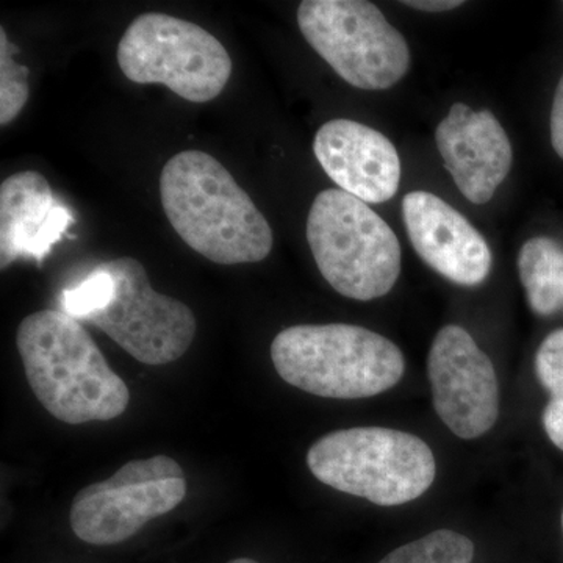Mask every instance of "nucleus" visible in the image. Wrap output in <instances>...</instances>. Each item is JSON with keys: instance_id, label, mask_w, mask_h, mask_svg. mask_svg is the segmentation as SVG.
<instances>
[{"instance_id": "nucleus-2", "label": "nucleus", "mask_w": 563, "mask_h": 563, "mask_svg": "<svg viewBox=\"0 0 563 563\" xmlns=\"http://www.w3.org/2000/svg\"><path fill=\"white\" fill-rule=\"evenodd\" d=\"M16 344L32 391L57 420L109 421L128 409V385L76 318L51 309L29 314Z\"/></svg>"}, {"instance_id": "nucleus-12", "label": "nucleus", "mask_w": 563, "mask_h": 563, "mask_svg": "<svg viewBox=\"0 0 563 563\" xmlns=\"http://www.w3.org/2000/svg\"><path fill=\"white\" fill-rule=\"evenodd\" d=\"M185 495L184 477L128 484L111 476L77 493L70 506V529L81 542L96 547L125 542L152 518L176 509Z\"/></svg>"}, {"instance_id": "nucleus-5", "label": "nucleus", "mask_w": 563, "mask_h": 563, "mask_svg": "<svg viewBox=\"0 0 563 563\" xmlns=\"http://www.w3.org/2000/svg\"><path fill=\"white\" fill-rule=\"evenodd\" d=\"M307 465L320 483L385 507L420 498L437 470L420 437L387 428L328 433L310 448Z\"/></svg>"}, {"instance_id": "nucleus-19", "label": "nucleus", "mask_w": 563, "mask_h": 563, "mask_svg": "<svg viewBox=\"0 0 563 563\" xmlns=\"http://www.w3.org/2000/svg\"><path fill=\"white\" fill-rule=\"evenodd\" d=\"M536 373L553 398L563 399V329L551 332L540 344L536 354Z\"/></svg>"}, {"instance_id": "nucleus-22", "label": "nucleus", "mask_w": 563, "mask_h": 563, "mask_svg": "<svg viewBox=\"0 0 563 563\" xmlns=\"http://www.w3.org/2000/svg\"><path fill=\"white\" fill-rule=\"evenodd\" d=\"M401 3L410 9L428 11V13H442V11L455 10L463 5L462 0H406Z\"/></svg>"}, {"instance_id": "nucleus-9", "label": "nucleus", "mask_w": 563, "mask_h": 563, "mask_svg": "<svg viewBox=\"0 0 563 563\" xmlns=\"http://www.w3.org/2000/svg\"><path fill=\"white\" fill-rule=\"evenodd\" d=\"M428 376L433 409L459 439L490 431L499 415L495 366L462 325L440 329L429 351Z\"/></svg>"}, {"instance_id": "nucleus-4", "label": "nucleus", "mask_w": 563, "mask_h": 563, "mask_svg": "<svg viewBox=\"0 0 563 563\" xmlns=\"http://www.w3.org/2000/svg\"><path fill=\"white\" fill-rule=\"evenodd\" d=\"M307 242L321 276L355 301L383 298L401 274V244L390 225L368 203L340 188L314 198Z\"/></svg>"}, {"instance_id": "nucleus-11", "label": "nucleus", "mask_w": 563, "mask_h": 563, "mask_svg": "<svg viewBox=\"0 0 563 563\" xmlns=\"http://www.w3.org/2000/svg\"><path fill=\"white\" fill-rule=\"evenodd\" d=\"M435 143L444 168L476 206L492 201L512 168V144L490 110L454 103L437 128Z\"/></svg>"}, {"instance_id": "nucleus-6", "label": "nucleus", "mask_w": 563, "mask_h": 563, "mask_svg": "<svg viewBox=\"0 0 563 563\" xmlns=\"http://www.w3.org/2000/svg\"><path fill=\"white\" fill-rule=\"evenodd\" d=\"M118 65L139 85H165L188 102L213 101L232 76V58L220 40L180 18L144 13L118 44Z\"/></svg>"}, {"instance_id": "nucleus-7", "label": "nucleus", "mask_w": 563, "mask_h": 563, "mask_svg": "<svg viewBox=\"0 0 563 563\" xmlns=\"http://www.w3.org/2000/svg\"><path fill=\"white\" fill-rule=\"evenodd\" d=\"M296 18L310 47L352 87L388 90L409 73V44L372 2L303 0Z\"/></svg>"}, {"instance_id": "nucleus-1", "label": "nucleus", "mask_w": 563, "mask_h": 563, "mask_svg": "<svg viewBox=\"0 0 563 563\" xmlns=\"http://www.w3.org/2000/svg\"><path fill=\"white\" fill-rule=\"evenodd\" d=\"M161 201L169 224L192 251L218 265L265 261L273 229L217 158L184 151L163 166Z\"/></svg>"}, {"instance_id": "nucleus-3", "label": "nucleus", "mask_w": 563, "mask_h": 563, "mask_svg": "<svg viewBox=\"0 0 563 563\" xmlns=\"http://www.w3.org/2000/svg\"><path fill=\"white\" fill-rule=\"evenodd\" d=\"M272 361L285 380L321 398H372L402 379L401 350L361 325L299 324L277 333Z\"/></svg>"}, {"instance_id": "nucleus-8", "label": "nucleus", "mask_w": 563, "mask_h": 563, "mask_svg": "<svg viewBox=\"0 0 563 563\" xmlns=\"http://www.w3.org/2000/svg\"><path fill=\"white\" fill-rule=\"evenodd\" d=\"M102 266L113 277V299L102 312L84 321L101 329L144 365H166L185 355L196 335L190 307L155 291L136 258H114Z\"/></svg>"}, {"instance_id": "nucleus-15", "label": "nucleus", "mask_w": 563, "mask_h": 563, "mask_svg": "<svg viewBox=\"0 0 563 563\" xmlns=\"http://www.w3.org/2000/svg\"><path fill=\"white\" fill-rule=\"evenodd\" d=\"M518 272L532 312L550 317L563 309V247L548 236H533L521 247Z\"/></svg>"}, {"instance_id": "nucleus-10", "label": "nucleus", "mask_w": 563, "mask_h": 563, "mask_svg": "<svg viewBox=\"0 0 563 563\" xmlns=\"http://www.w3.org/2000/svg\"><path fill=\"white\" fill-rule=\"evenodd\" d=\"M407 235L433 272L463 287H476L492 272L490 247L472 222L442 198L412 191L402 199Z\"/></svg>"}, {"instance_id": "nucleus-14", "label": "nucleus", "mask_w": 563, "mask_h": 563, "mask_svg": "<svg viewBox=\"0 0 563 563\" xmlns=\"http://www.w3.org/2000/svg\"><path fill=\"white\" fill-rule=\"evenodd\" d=\"M74 224L43 174L22 172L0 185V268L18 258H46L52 246Z\"/></svg>"}, {"instance_id": "nucleus-24", "label": "nucleus", "mask_w": 563, "mask_h": 563, "mask_svg": "<svg viewBox=\"0 0 563 563\" xmlns=\"http://www.w3.org/2000/svg\"><path fill=\"white\" fill-rule=\"evenodd\" d=\"M562 532H563V510H562Z\"/></svg>"}, {"instance_id": "nucleus-21", "label": "nucleus", "mask_w": 563, "mask_h": 563, "mask_svg": "<svg viewBox=\"0 0 563 563\" xmlns=\"http://www.w3.org/2000/svg\"><path fill=\"white\" fill-rule=\"evenodd\" d=\"M551 143L555 154L563 161V76L555 88L553 109H551Z\"/></svg>"}, {"instance_id": "nucleus-23", "label": "nucleus", "mask_w": 563, "mask_h": 563, "mask_svg": "<svg viewBox=\"0 0 563 563\" xmlns=\"http://www.w3.org/2000/svg\"><path fill=\"white\" fill-rule=\"evenodd\" d=\"M229 563H258V562L252 561V559L242 558V559H235V561H231Z\"/></svg>"}, {"instance_id": "nucleus-20", "label": "nucleus", "mask_w": 563, "mask_h": 563, "mask_svg": "<svg viewBox=\"0 0 563 563\" xmlns=\"http://www.w3.org/2000/svg\"><path fill=\"white\" fill-rule=\"evenodd\" d=\"M543 426L551 442L563 451V399L551 398L544 407Z\"/></svg>"}, {"instance_id": "nucleus-18", "label": "nucleus", "mask_w": 563, "mask_h": 563, "mask_svg": "<svg viewBox=\"0 0 563 563\" xmlns=\"http://www.w3.org/2000/svg\"><path fill=\"white\" fill-rule=\"evenodd\" d=\"M114 296V280L111 274L99 265L77 287L63 291V312L76 320H87L91 314L102 312Z\"/></svg>"}, {"instance_id": "nucleus-17", "label": "nucleus", "mask_w": 563, "mask_h": 563, "mask_svg": "<svg viewBox=\"0 0 563 563\" xmlns=\"http://www.w3.org/2000/svg\"><path fill=\"white\" fill-rule=\"evenodd\" d=\"M18 49L0 27V124L16 120L31 96L29 69L14 60Z\"/></svg>"}, {"instance_id": "nucleus-13", "label": "nucleus", "mask_w": 563, "mask_h": 563, "mask_svg": "<svg viewBox=\"0 0 563 563\" xmlns=\"http://www.w3.org/2000/svg\"><path fill=\"white\" fill-rule=\"evenodd\" d=\"M313 151L340 190L365 203L390 201L399 190L398 151L376 129L352 120L328 121L314 135Z\"/></svg>"}, {"instance_id": "nucleus-16", "label": "nucleus", "mask_w": 563, "mask_h": 563, "mask_svg": "<svg viewBox=\"0 0 563 563\" xmlns=\"http://www.w3.org/2000/svg\"><path fill=\"white\" fill-rule=\"evenodd\" d=\"M474 544L462 533L442 529L396 548L379 563H473Z\"/></svg>"}]
</instances>
